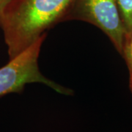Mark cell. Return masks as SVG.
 <instances>
[{
    "label": "cell",
    "mask_w": 132,
    "mask_h": 132,
    "mask_svg": "<svg viewBox=\"0 0 132 132\" xmlns=\"http://www.w3.org/2000/svg\"><path fill=\"white\" fill-rule=\"evenodd\" d=\"M122 56L125 59L129 72V88L132 94V32L126 35Z\"/></svg>",
    "instance_id": "cell-4"
},
{
    "label": "cell",
    "mask_w": 132,
    "mask_h": 132,
    "mask_svg": "<svg viewBox=\"0 0 132 132\" xmlns=\"http://www.w3.org/2000/svg\"><path fill=\"white\" fill-rule=\"evenodd\" d=\"M77 0H11L0 27L10 59L32 44L48 29L67 20Z\"/></svg>",
    "instance_id": "cell-1"
},
{
    "label": "cell",
    "mask_w": 132,
    "mask_h": 132,
    "mask_svg": "<svg viewBox=\"0 0 132 132\" xmlns=\"http://www.w3.org/2000/svg\"><path fill=\"white\" fill-rule=\"evenodd\" d=\"M118 4L127 35L132 32V0H118Z\"/></svg>",
    "instance_id": "cell-5"
},
{
    "label": "cell",
    "mask_w": 132,
    "mask_h": 132,
    "mask_svg": "<svg viewBox=\"0 0 132 132\" xmlns=\"http://www.w3.org/2000/svg\"><path fill=\"white\" fill-rule=\"evenodd\" d=\"M81 20L104 32L121 55L126 35L118 0H77L67 20Z\"/></svg>",
    "instance_id": "cell-3"
},
{
    "label": "cell",
    "mask_w": 132,
    "mask_h": 132,
    "mask_svg": "<svg viewBox=\"0 0 132 132\" xmlns=\"http://www.w3.org/2000/svg\"><path fill=\"white\" fill-rule=\"evenodd\" d=\"M11 0H0V25L2 22V15L4 13L6 7L10 3Z\"/></svg>",
    "instance_id": "cell-6"
},
{
    "label": "cell",
    "mask_w": 132,
    "mask_h": 132,
    "mask_svg": "<svg viewBox=\"0 0 132 132\" xmlns=\"http://www.w3.org/2000/svg\"><path fill=\"white\" fill-rule=\"evenodd\" d=\"M46 33L0 68V97L12 93H21L27 84L39 82L61 94L71 95L73 91L48 79L42 74L38 58Z\"/></svg>",
    "instance_id": "cell-2"
}]
</instances>
